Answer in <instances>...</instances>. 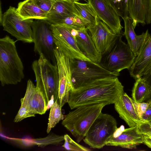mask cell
Returning a JSON list of instances; mask_svg holds the SVG:
<instances>
[{"mask_svg":"<svg viewBox=\"0 0 151 151\" xmlns=\"http://www.w3.org/2000/svg\"><path fill=\"white\" fill-rule=\"evenodd\" d=\"M35 114L30 111L26 107L21 106L14 120V122H18L30 117L35 116Z\"/></svg>","mask_w":151,"mask_h":151,"instance_id":"30","label":"cell"},{"mask_svg":"<svg viewBox=\"0 0 151 151\" xmlns=\"http://www.w3.org/2000/svg\"><path fill=\"white\" fill-rule=\"evenodd\" d=\"M33 19H24L15 8L10 6L4 13L1 20L3 30L24 43L34 42L32 26Z\"/></svg>","mask_w":151,"mask_h":151,"instance_id":"9","label":"cell"},{"mask_svg":"<svg viewBox=\"0 0 151 151\" xmlns=\"http://www.w3.org/2000/svg\"><path fill=\"white\" fill-rule=\"evenodd\" d=\"M51 24L46 20L34 21L32 27L34 40V52L44 58L53 65H57L55 53L56 46L54 42Z\"/></svg>","mask_w":151,"mask_h":151,"instance_id":"8","label":"cell"},{"mask_svg":"<svg viewBox=\"0 0 151 151\" xmlns=\"http://www.w3.org/2000/svg\"><path fill=\"white\" fill-rule=\"evenodd\" d=\"M148 122L149 123H150L151 124V120L149 122Z\"/></svg>","mask_w":151,"mask_h":151,"instance_id":"38","label":"cell"},{"mask_svg":"<svg viewBox=\"0 0 151 151\" xmlns=\"http://www.w3.org/2000/svg\"><path fill=\"white\" fill-rule=\"evenodd\" d=\"M58 100L56 101L51 107L48 126L47 129V133H49L51 129L64 118L65 116L62 114L61 108L58 103Z\"/></svg>","mask_w":151,"mask_h":151,"instance_id":"25","label":"cell"},{"mask_svg":"<svg viewBox=\"0 0 151 151\" xmlns=\"http://www.w3.org/2000/svg\"><path fill=\"white\" fill-rule=\"evenodd\" d=\"M67 27L81 51L92 62L99 64L102 55L97 50L88 29L85 26L77 28Z\"/></svg>","mask_w":151,"mask_h":151,"instance_id":"14","label":"cell"},{"mask_svg":"<svg viewBox=\"0 0 151 151\" xmlns=\"http://www.w3.org/2000/svg\"><path fill=\"white\" fill-rule=\"evenodd\" d=\"M114 104L119 117L129 127L138 126L142 121L136 111L133 100L126 93H121Z\"/></svg>","mask_w":151,"mask_h":151,"instance_id":"16","label":"cell"},{"mask_svg":"<svg viewBox=\"0 0 151 151\" xmlns=\"http://www.w3.org/2000/svg\"><path fill=\"white\" fill-rule=\"evenodd\" d=\"M106 105V103H102L80 106L65 116L62 124L70 132L77 142H80Z\"/></svg>","mask_w":151,"mask_h":151,"instance_id":"3","label":"cell"},{"mask_svg":"<svg viewBox=\"0 0 151 151\" xmlns=\"http://www.w3.org/2000/svg\"><path fill=\"white\" fill-rule=\"evenodd\" d=\"M98 17L116 35L122 32L123 27L119 16L104 0H87Z\"/></svg>","mask_w":151,"mask_h":151,"instance_id":"13","label":"cell"},{"mask_svg":"<svg viewBox=\"0 0 151 151\" xmlns=\"http://www.w3.org/2000/svg\"><path fill=\"white\" fill-rule=\"evenodd\" d=\"M64 143L62 147L65 149L73 151H89L86 148L74 141L68 134L64 135Z\"/></svg>","mask_w":151,"mask_h":151,"instance_id":"28","label":"cell"},{"mask_svg":"<svg viewBox=\"0 0 151 151\" xmlns=\"http://www.w3.org/2000/svg\"><path fill=\"white\" fill-rule=\"evenodd\" d=\"M117 129L116 120L112 116L101 112L83 140L91 148L101 149L106 145Z\"/></svg>","mask_w":151,"mask_h":151,"instance_id":"7","label":"cell"},{"mask_svg":"<svg viewBox=\"0 0 151 151\" xmlns=\"http://www.w3.org/2000/svg\"><path fill=\"white\" fill-rule=\"evenodd\" d=\"M138 127L142 134L147 132H151V124L148 122L142 121Z\"/></svg>","mask_w":151,"mask_h":151,"instance_id":"33","label":"cell"},{"mask_svg":"<svg viewBox=\"0 0 151 151\" xmlns=\"http://www.w3.org/2000/svg\"><path fill=\"white\" fill-rule=\"evenodd\" d=\"M70 59L73 89L97 80L119 76L109 72L99 64L77 59Z\"/></svg>","mask_w":151,"mask_h":151,"instance_id":"5","label":"cell"},{"mask_svg":"<svg viewBox=\"0 0 151 151\" xmlns=\"http://www.w3.org/2000/svg\"><path fill=\"white\" fill-rule=\"evenodd\" d=\"M35 86L30 79L27 81L26 92L24 97L20 100L21 106L28 108L29 104L36 88Z\"/></svg>","mask_w":151,"mask_h":151,"instance_id":"29","label":"cell"},{"mask_svg":"<svg viewBox=\"0 0 151 151\" xmlns=\"http://www.w3.org/2000/svg\"><path fill=\"white\" fill-rule=\"evenodd\" d=\"M28 108L35 114L41 115L44 114L47 110L48 106L44 96L37 87L29 101Z\"/></svg>","mask_w":151,"mask_h":151,"instance_id":"24","label":"cell"},{"mask_svg":"<svg viewBox=\"0 0 151 151\" xmlns=\"http://www.w3.org/2000/svg\"><path fill=\"white\" fill-rule=\"evenodd\" d=\"M41 9L48 13L50 10L54 1L52 0H33Z\"/></svg>","mask_w":151,"mask_h":151,"instance_id":"31","label":"cell"},{"mask_svg":"<svg viewBox=\"0 0 151 151\" xmlns=\"http://www.w3.org/2000/svg\"><path fill=\"white\" fill-rule=\"evenodd\" d=\"M73 4L81 17L87 24L86 28L94 26L98 22V17L90 4L74 1Z\"/></svg>","mask_w":151,"mask_h":151,"instance_id":"23","label":"cell"},{"mask_svg":"<svg viewBox=\"0 0 151 151\" xmlns=\"http://www.w3.org/2000/svg\"><path fill=\"white\" fill-rule=\"evenodd\" d=\"M141 120L142 121L148 122L151 120V101H150V104L143 115Z\"/></svg>","mask_w":151,"mask_h":151,"instance_id":"34","label":"cell"},{"mask_svg":"<svg viewBox=\"0 0 151 151\" xmlns=\"http://www.w3.org/2000/svg\"><path fill=\"white\" fill-rule=\"evenodd\" d=\"M132 90V99L137 103L142 102L148 98L150 87L146 80L143 77L135 80Z\"/></svg>","mask_w":151,"mask_h":151,"instance_id":"22","label":"cell"},{"mask_svg":"<svg viewBox=\"0 0 151 151\" xmlns=\"http://www.w3.org/2000/svg\"><path fill=\"white\" fill-rule=\"evenodd\" d=\"M115 133L106 145L133 149L143 143V135L137 126L124 129L119 132L118 128Z\"/></svg>","mask_w":151,"mask_h":151,"instance_id":"15","label":"cell"},{"mask_svg":"<svg viewBox=\"0 0 151 151\" xmlns=\"http://www.w3.org/2000/svg\"><path fill=\"white\" fill-rule=\"evenodd\" d=\"M129 70L135 80L151 74V35Z\"/></svg>","mask_w":151,"mask_h":151,"instance_id":"17","label":"cell"},{"mask_svg":"<svg viewBox=\"0 0 151 151\" xmlns=\"http://www.w3.org/2000/svg\"><path fill=\"white\" fill-rule=\"evenodd\" d=\"M133 103L139 117L141 120L142 117L147 108L150 103V101L147 102L137 103L133 100Z\"/></svg>","mask_w":151,"mask_h":151,"instance_id":"32","label":"cell"},{"mask_svg":"<svg viewBox=\"0 0 151 151\" xmlns=\"http://www.w3.org/2000/svg\"><path fill=\"white\" fill-rule=\"evenodd\" d=\"M128 12L135 28L138 23H151V0H129Z\"/></svg>","mask_w":151,"mask_h":151,"instance_id":"18","label":"cell"},{"mask_svg":"<svg viewBox=\"0 0 151 151\" xmlns=\"http://www.w3.org/2000/svg\"><path fill=\"white\" fill-rule=\"evenodd\" d=\"M50 27L56 47L65 55L71 59L92 62L81 51L67 27L52 24Z\"/></svg>","mask_w":151,"mask_h":151,"instance_id":"10","label":"cell"},{"mask_svg":"<svg viewBox=\"0 0 151 151\" xmlns=\"http://www.w3.org/2000/svg\"><path fill=\"white\" fill-rule=\"evenodd\" d=\"M87 29L97 50L101 55L111 49L119 35L122 33L116 34L99 18L96 25Z\"/></svg>","mask_w":151,"mask_h":151,"instance_id":"12","label":"cell"},{"mask_svg":"<svg viewBox=\"0 0 151 151\" xmlns=\"http://www.w3.org/2000/svg\"><path fill=\"white\" fill-rule=\"evenodd\" d=\"M17 10L24 19L46 20L47 12L42 10L33 0H25L19 2Z\"/></svg>","mask_w":151,"mask_h":151,"instance_id":"21","label":"cell"},{"mask_svg":"<svg viewBox=\"0 0 151 151\" xmlns=\"http://www.w3.org/2000/svg\"><path fill=\"white\" fill-rule=\"evenodd\" d=\"M16 42L7 35L0 39V81L2 86L16 85L24 77L23 65Z\"/></svg>","mask_w":151,"mask_h":151,"instance_id":"2","label":"cell"},{"mask_svg":"<svg viewBox=\"0 0 151 151\" xmlns=\"http://www.w3.org/2000/svg\"><path fill=\"white\" fill-rule=\"evenodd\" d=\"M73 2L62 0L54 1L50 10L47 13V19L73 16L82 18Z\"/></svg>","mask_w":151,"mask_h":151,"instance_id":"20","label":"cell"},{"mask_svg":"<svg viewBox=\"0 0 151 151\" xmlns=\"http://www.w3.org/2000/svg\"><path fill=\"white\" fill-rule=\"evenodd\" d=\"M32 68L36 78V87L42 93L48 107L52 100L53 104L58 100L59 84L57 65H53L42 54L38 60L34 61Z\"/></svg>","mask_w":151,"mask_h":151,"instance_id":"4","label":"cell"},{"mask_svg":"<svg viewBox=\"0 0 151 151\" xmlns=\"http://www.w3.org/2000/svg\"><path fill=\"white\" fill-rule=\"evenodd\" d=\"M64 140V136L58 135L52 133L45 137L33 139V145L42 147L49 145H58Z\"/></svg>","mask_w":151,"mask_h":151,"instance_id":"26","label":"cell"},{"mask_svg":"<svg viewBox=\"0 0 151 151\" xmlns=\"http://www.w3.org/2000/svg\"><path fill=\"white\" fill-rule=\"evenodd\" d=\"M52 1H70V2H73L71 0H52Z\"/></svg>","mask_w":151,"mask_h":151,"instance_id":"36","label":"cell"},{"mask_svg":"<svg viewBox=\"0 0 151 151\" xmlns=\"http://www.w3.org/2000/svg\"><path fill=\"white\" fill-rule=\"evenodd\" d=\"M71 0L72 1H79V0Z\"/></svg>","mask_w":151,"mask_h":151,"instance_id":"37","label":"cell"},{"mask_svg":"<svg viewBox=\"0 0 151 151\" xmlns=\"http://www.w3.org/2000/svg\"><path fill=\"white\" fill-rule=\"evenodd\" d=\"M123 36L124 32L119 35L111 49L102 55L99 63L109 72L119 76L122 70L129 69L135 58L128 44L122 41Z\"/></svg>","mask_w":151,"mask_h":151,"instance_id":"6","label":"cell"},{"mask_svg":"<svg viewBox=\"0 0 151 151\" xmlns=\"http://www.w3.org/2000/svg\"><path fill=\"white\" fill-rule=\"evenodd\" d=\"M147 82L150 87V93L149 97L147 99V101H151V74L150 75L142 77Z\"/></svg>","mask_w":151,"mask_h":151,"instance_id":"35","label":"cell"},{"mask_svg":"<svg viewBox=\"0 0 151 151\" xmlns=\"http://www.w3.org/2000/svg\"><path fill=\"white\" fill-rule=\"evenodd\" d=\"M55 53L59 78L58 102L62 108L68 103L70 92L73 89L70 59L57 47Z\"/></svg>","mask_w":151,"mask_h":151,"instance_id":"11","label":"cell"},{"mask_svg":"<svg viewBox=\"0 0 151 151\" xmlns=\"http://www.w3.org/2000/svg\"><path fill=\"white\" fill-rule=\"evenodd\" d=\"M124 24L125 35L129 47L135 57H137L149 38L150 34L148 30L142 34L137 35L135 32L133 19L127 16L123 19Z\"/></svg>","mask_w":151,"mask_h":151,"instance_id":"19","label":"cell"},{"mask_svg":"<svg viewBox=\"0 0 151 151\" xmlns=\"http://www.w3.org/2000/svg\"><path fill=\"white\" fill-rule=\"evenodd\" d=\"M123 19L128 16L129 0H104Z\"/></svg>","mask_w":151,"mask_h":151,"instance_id":"27","label":"cell"},{"mask_svg":"<svg viewBox=\"0 0 151 151\" xmlns=\"http://www.w3.org/2000/svg\"><path fill=\"white\" fill-rule=\"evenodd\" d=\"M123 92L124 86L117 77L103 79L71 90L68 103L71 109L85 105L114 104Z\"/></svg>","mask_w":151,"mask_h":151,"instance_id":"1","label":"cell"}]
</instances>
